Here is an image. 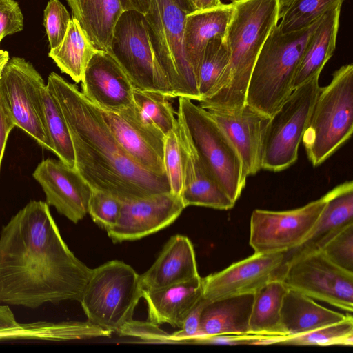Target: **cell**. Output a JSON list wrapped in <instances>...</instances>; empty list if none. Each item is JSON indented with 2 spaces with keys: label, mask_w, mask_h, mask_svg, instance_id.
<instances>
[{
  "label": "cell",
  "mask_w": 353,
  "mask_h": 353,
  "mask_svg": "<svg viewBox=\"0 0 353 353\" xmlns=\"http://www.w3.org/2000/svg\"><path fill=\"white\" fill-rule=\"evenodd\" d=\"M185 208L171 192L123 201L117 223L106 232L114 243L138 240L171 225Z\"/></svg>",
  "instance_id": "cell-15"
},
{
  "label": "cell",
  "mask_w": 353,
  "mask_h": 353,
  "mask_svg": "<svg viewBox=\"0 0 353 353\" xmlns=\"http://www.w3.org/2000/svg\"><path fill=\"white\" fill-rule=\"evenodd\" d=\"M92 269L63 241L49 205L30 201L0 232V303L36 309L80 301Z\"/></svg>",
  "instance_id": "cell-1"
},
{
  "label": "cell",
  "mask_w": 353,
  "mask_h": 353,
  "mask_svg": "<svg viewBox=\"0 0 353 353\" xmlns=\"http://www.w3.org/2000/svg\"><path fill=\"white\" fill-rule=\"evenodd\" d=\"M328 199L312 230L297 247L289 250L290 261L320 250L347 225L353 223V182L347 181L328 192Z\"/></svg>",
  "instance_id": "cell-23"
},
{
  "label": "cell",
  "mask_w": 353,
  "mask_h": 353,
  "mask_svg": "<svg viewBox=\"0 0 353 353\" xmlns=\"http://www.w3.org/2000/svg\"><path fill=\"white\" fill-rule=\"evenodd\" d=\"M225 34L230 59L216 90L199 101L205 110L235 111L245 104L247 90L259 54L279 21L280 0H233Z\"/></svg>",
  "instance_id": "cell-3"
},
{
  "label": "cell",
  "mask_w": 353,
  "mask_h": 353,
  "mask_svg": "<svg viewBox=\"0 0 353 353\" xmlns=\"http://www.w3.org/2000/svg\"><path fill=\"white\" fill-rule=\"evenodd\" d=\"M177 127L183 154L184 205L230 210L235 204L208 170L200 158L181 116L176 113Z\"/></svg>",
  "instance_id": "cell-20"
},
{
  "label": "cell",
  "mask_w": 353,
  "mask_h": 353,
  "mask_svg": "<svg viewBox=\"0 0 353 353\" xmlns=\"http://www.w3.org/2000/svg\"><path fill=\"white\" fill-rule=\"evenodd\" d=\"M207 301L203 298L185 318L179 331L171 334L172 343H188L199 334L201 316Z\"/></svg>",
  "instance_id": "cell-43"
},
{
  "label": "cell",
  "mask_w": 353,
  "mask_h": 353,
  "mask_svg": "<svg viewBox=\"0 0 353 353\" xmlns=\"http://www.w3.org/2000/svg\"><path fill=\"white\" fill-rule=\"evenodd\" d=\"M81 82L82 94L101 110L119 112L134 102L132 83L107 51L99 50L94 54Z\"/></svg>",
  "instance_id": "cell-18"
},
{
  "label": "cell",
  "mask_w": 353,
  "mask_h": 353,
  "mask_svg": "<svg viewBox=\"0 0 353 353\" xmlns=\"http://www.w3.org/2000/svg\"><path fill=\"white\" fill-rule=\"evenodd\" d=\"M342 4H339L321 18L311 35L297 67L292 90L312 78L320 75L335 50Z\"/></svg>",
  "instance_id": "cell-25"
},
{
  "label": "cell",
  "mask_w": 353,
  "mask_h": 353,
  "mask_svg": "<svg viewBox=\"0 0 353 353\" xmlns=\"http://www.w3.org/2000/svg\"><path fill=\"white\" fill-rule=\"evenodd\" d=\"M46 85L68 125L74 168L92 190L121 201L171 192L167 175H157L138 165L117 141L101 110L74 84L51 72Z\"/></svg>",
  "instance_id": "cell-2"
},
{
  "label": "cell",
  "mask_w": 353,
  "mask_h": 353,
  "mask_svg": "<svg viewBox=\"0 0 353 353\" xmlns=\"http://www.w3.org/2000/svg\"><path fill=\"white\" fill-rule=\"evenodd\" d=\"M9 58L8 52L6 50H0V79L5 66L6 65Z\"/></svg>",
  "instance_id": "cell-48"
},
{
  "label": "cell",
  "mask_w": 353,
  "mask_h": 353,
  "mask_svg": "<svg viewBox=\"0 0 353 353\" xmlns=\"http://www.w3.org/2000/svg\"><path fill=\"white\" fill-rule=\"evenodd\" d=\"M98 50L79 22L72 17L63 40L58 47L50 49L48 56L63 73L79 83L88 61Z\"/></svg>",
  "instance_id": "cell-29"
},
{
  "label": "cell",
  "mask_w": 353,
  "mask_h": 353,
  "mask_svg": "<svg viewBox=\"0 0 353 353\" xmlns=\"http://www.w3.org/2000/svg\"><path fill=\"white\" fill-rule=\"evenodd\" d=\"M177 113L203 163L236 203L245 186L248 174L235 147L210 114L191 99L179 97Z\"/></svg>",
  "instance_id": "cell-7"
},
{
  "label": "cell",
  "mask_w": 353,
  "mask_h": 353,
  "mask_svg": "<svg viewBox=\"0 0 353 353\" xmlns=\"http://www.w3.org/2000/svg\"><path fill=\"white\" fill-rule=\"evenodd\" d=\"M45 85L31 63L14 57L3 69L0 79V98L15 125L41 147L53 152L41 102V88Z\"/></svg>",
  "instance_id": "cell-11"
},
{
  "label": "cell",
  "mask_w": 353,
  "mask_h": 353,
  "mask_svg": "<svg viewBox=\"0 0 353 353\" xmlns=\"http://www.w3.org/2000/svg\"><path fill=\"white\" fill-rule=\"evenodd\" d=\"M122 336L136 338L144 342L155 343H172L171 334L159 328L151 321H139L132 319L117 332Z\"/></svg>",
  "instance_id": "cell-40"
},
{
  "label": "cell",
  "mask_w": 353,
  "mask_h": 353,
  "mask_svg": "<svg viewBox=\"0 0 353 353\" xmlns=\"http://www.w3.org/2000/svg\"><path fill=\"white\" fill-rule=\"evenodd\" d=\"M19 323L8 305H0V329L14 327Z\"/></svg>",
  "instance_id": "cell-46"
},
{
  "label": "cell",
  "mask_w": 353,
  "mask_h": 353,
  "mask_svg": "<svg viewBox=\"0 0 353 353\" xmlns=\"http://www.w3.org/2000/svg\"><path fill=\"white\" fill-rule=\"evenodd\" d=\"M101 113L118 143L138 165L155 174L166 175L165 136L141 121L134 102L119 112Z\"/></svg>",
  "instance_id": "cell-16"
},
{
  "label": "cell",
  "mask_w": 353,
  "mask_h": 353,
  "mask_svg": "<svg viewBox=\"0 0 353 353\" xmlns=\"http://www.w3.org/2000/svg\"><path fill=\"white\" fill-rule=\"evenodd\" d=\"M254 298V294H245L207 302L201 312L198 336L250 334L249 322Z\"/></svg>",
  "instance_id": "cell-26"
},
{
  "label": "cell",
  "mask_w": 353,
  "mask_h": 353,
  "mask_svg": "<svg viewBox=\"0 0 353 353\" xmlns=\"http://www.w3.org/2000/svg\"><path fill=\"white\" fill-rule=\"evenodd\" d=\"M188 13L173 0H151L144 16L156 57L174 98L199 101L197 79L183 46L184 20Z\"/></svg>",
  "instance_id": "cell-8"
},
{
  "label": "cell",
  "mask_w": 353,
  "mask_h": 353,
  "mask_svg": "<svg viewBox=\"0 0 353 353\" xmlns=\"http://www.w3.org/2000/svg\"><path fill=\"white\" fill-rule=\"evenodd\" d=\"M288 288L281 281H273L254 293L249 332L266 336H285L281 325V310Z\"/></svg>",
  "instance_id": "cell-30"
},
{
  "label": "cell",
  "mask_w": 353,
  "mask_h": 353,
  "mask_svg": "<svg viewBox=\"0 0 353 353\" xmlns=\"http://www.w3.org/2000/svg\"><path fill=\"white\" fill-rule=\"evenodd\" d=\"M181 8L186 11L187 12H190L194 11L189 3L187 0H173Z\"/></svg>",
  "instance_id": "cell-49"
},
{
  "label": "cell",
  "mask_w": 353,
  "mask_h": 353,
  "mask_svg": "<svg viewBox=\"0 0 353 353\" xmlns=\"http://www.w3.org/2000/svg\"><path fill=\"white\" fill-rule=\"evenodd\" d=\"M124 11L135 10L143 14L148 12L151 0H119Z\"/></svg>",
  "instance_id": "cell-45"
},
{
  "label": "cell",
  "mask_w": 353,
  "mask_h": 353,
  "mask_svg": "<svg viewBox=\"0 0 353 353\" xmlns=\"http://www.w3.org/2000/svg\"><path fill=\"white\" fill-rule=\"evenodd\" d=\"M232 4H221L207 10L186 14L183 28V46L186 59L198 82V72L208 43L217 37H225L232 17Z\"/></svg>",
  "instance_id": "cell-24"
},
{
  "label": "cell",
  "mask_w": 353,
  "mask_h": 353,
  "mask_svg": "<svg viewBox=\"0 0 353 353\" xmlns=\"http://www.w3.org/2000/svg\"><path fill=\"white\" fill-rule=\"evenodd\" d=\"M95 47L108 51L115 24L124 11L119 0H66Z\"/></svg>",
  "instance_id": "cell-28"
},
{
  "label": "cell",
  "mask_w": 353,
  "mask_h": 353,
  "mask_svg": "<svg viewBox=\"0 0 353 353\" xmlns=\"http://www.w3.org/2000/svg\"><path fill=\"white\" fill-rule=\"evenodd\" d=\"M290 259L289 251L254 253L225 269L202 278L203 298L207 301L254 294L273 281H282Z\"/></svg>",
  "instance_id": "cell-14"
},
{
  "label": "cell",
  "mask_w": 353,
  "mask_h": 353,
  "mask_svg": "<svg viewBox=\"0 0 353 353\" xmlns=\"http://www.w3.org/2000/svg\"><path fill=\"white\" fill-rule=\"evenodd\" d=\"M32 176L46 194V203L60 214L77 223L88 214L92 189L74 168L48 158L39 163Z\"/></svg>",
  "instance_id": "cell-17"
},
{
  "label": "cell",
  "mask_w": 353,
  "mask_h": 353,
  "mask_svg": "<svg viewBox=\"0 0 353 353\" xmlns=\"http://www.w3.org/2000/svg\"><path fill=\"white\" fill-rule=\"evenodd\" d=\"M65 7L59 0H50L43 12V24L50 49L58 47L63 40L70 22Z\"/></svg>",
  "instance_id": "cell-39"
},
{
  "label": "cell",
  "mask_w": 353,
  "mask_h": 353,
  "mask_svg": "<svg viewBox=\"0 0 353 353\" xmlns=\"http://www.w3.org/2000/svg\"><path fill=\"white\" fill-rule=\"evenodd\" d=\"M235 147L248 174L262 169L263 143L270 117L248 104L235 111L206 110Z\"/></svg>",
  "instance_id": "cell-19"
},
{
  "label": "cell",
  "mask_w": 353,
  "mask_h": 353,
  "mask_svg": "<svg viewBox=\"0 0 353 353\" xmlns=\"http://www.w3.org/2000/svg\"><path fill=\"white\" fill-rule=\"evenodd\" d=\"M14 127V122L0 98V171L8 137Z\"/></svg>",
  "instance_id": "cell-44"
},
{
  "label": "cell",
  "mask_w": 353,
  "mask_h": 353,
  "mask_svg": "<svg viewBox=\"0 0 353 353\" xmlns=\"http://www.w3.org/2000/svg\"><path fill=\"white\" fill-rule=\"evenodd\" d=\"M230 59L224 37L212 39L207 44L198 72L200 101L211 96L216 90Z\"/></svg>",
  "instance_id": "cell-33"
},
{
  "label": "cell",
  "mask_w": 353,
  "mask_h": 353,
  "mask_svg": "<svg viewBox=\"0 0 353 353\" xmlns=\"http://www.w3.org/2000/svg\"><path fill=\"white\" fill-rule=\"evenodd\" d=\"M23 28V16L19 3L14 0H0V42Z\"/></svg>",
  "instance_id": "cell-41"
},
{
  "label": "cell",
  "mask_w": 353,
  "mask_h": 353,
  "mask_svg": "<svg viewBox=\"0 0 353 353\" xmlns=\"http://www.w3.org/2000/svg\"><path fill=\"white\" fill-rule=\"evenodd\" d=\"M222 4L221 0H195V10H207L216 8Z\"/></svg>",
  "instance_id": "cell-47"
},
{
  "label": "cell",
  "mask_w": 353,
  "mask_h": 353,
  "mask_svg": "<svg viewBox=\"0 0 353 353\" xmlns=\"http://www.w3.org/2000/svg\"><path fill=\"white\" fill-rule=\"evenodd\" d=\"M281 281L288 289L352 313L353 273L334 265L320 250L292 259Z\"/></svg>",
  "instance_id": "cell-12"
},
{
  "label": "cell",
  "mask_w": 353,
  "mask_h": 353,
  "mask_svg": "<svg viewBox=\"0 0 353 353\" xmlns=\"http://www.w3.org/2000/svg\"><path fill=\"white\" fill-rule=\"evenodd\" d=\"M328 196L327 192L290 210H254L250 218L249 239L254 253L288 251L299 245L312 230Z\"/></svg>",
  "instance_id": "cell-13"
},
{
  "label": "cell",
  "mask_w": 353,
  "mask_h": 353,
  "mask_svg": "<svg viewBox=\"0 0 353 353\" xmlns=\"http://www.w3.org/2000/svg\"><path fill=\"white\" fill-rule=\"evenodd\" d=\"M124 70L134 88L174 98L156 57L144 14L123 11L117 20L107 51Z\"/></svg>",
  "instance_id": "cell-9"
},
{
  "label": "cell",
  "mask_w": 353,
  "mask_h": 353,
  "mask_svg": "<svg viewBox=\"0 0 353 353\" xmlns=\"http://www.w3.org/2000/svg\"><path fill=\"white\" fill-rule=\"evenodd\" d=\"M121 201L108 193L92 190L89 201L88 214L93 221L106 231L117 222Z\"/></svg>",
  "instance_id": "cell-38"
},
{
  "label": "cell",
  "mask_w": 353,
  "mask_h": 353,
  "mask_svg": "<svg viewBox=\"0 0 353 353\" xmlns=\"http://www.w3.org/2000/svg\"><path fill=\"white\" fill-rule=\"evenodd\" d=\"M321 18L292 32L283 33L277 26L274 27L254 65L246 104L270 117L281 107L292 92L297 67Z\"/></svg>",
  "instance_id": "cell-4"
},
{
  "label": "cell",
  "mask_w": 353,
  "mask_h": 353,
  "mask_svg": "<svg viewBox=\"0 0 353 353\" xmlns=\"http://www.w3.org/2000/svg\"><path fill=\"white\" fill-rule=\"evenodd\" d=\"M320 251L334 265L353 273V223L338 232Z\"/></svg>",
  "instance_id": "cell-37"
},
{
  "label": "cell",
  "mask_w": 353,
  "mask_h": 353,
  "mask_svg": "<svg viewBox=\"0 0 353 353\" xmlns=\"http://www.w3.org/2000/svg\"><path fill=\"white\" fill-rule=\"evenodd\" d=\"M170 98L162 94L134 89L133 101L141 121L166 136L176 125V112Z\"/></svg>",
  "instance_id": "cell-34"
},
{
  "label": "cell",
  "mask_w": 353,
  "mask_h": 353,
  "mask_svg": "<svg viewBox=\"0 0 353 353\" xmlns=\"http://www.w3.org/2000/svg\"><path fill=\"white\" fill-rule=\"evenodd\" d=\"M281 325L285 336L307 333L345 319L348 315L327 309L311 297L288 289L281 310Z\"/></svg>",
  "instance_id": "cell-27"
},
{
  "label": "cell",
  "mask_w": 353,
  "mask_h": 353,
  "mask_svg": "<svg viewBox=\"0 0 353 353\" xmlns=\"http://www.w3.org/2000/svg\"><path fill=\"white\" fill-rule=\"evenodd\" d=\"M142 291L140 275L130 265L113 260L92 269L79 302L88 321L117 332L133 319Z\"/></svg>",
  "instance_id": "cell-6"
},
{
  "label": "cell",
  "mask_w": 353,
  "mask_h": 353,
  "mask_svg": "<svg viewBox=\"0 0 353 353\" xmlns=\"http://www.w3.org/2000/svg\"><path fill=\"white\" fill-rule=\"evenodd\" d=\"M163 163L171 192L181 197L183 188V154L177 123L165 137Z\"/></svg>",
  "instance_id": "cell-36"
},
{
  "label": "cell",
  "mask_w": 353,
  "mask_h": 353,
  "mask_svg": "<svg viewBox=\"0 0 353 353\" xmlns=\"http://www.w3.org/2000/svg\"><path fill=\"white\" fill-rule=\"evenodd\" d=\"M202 296L200 276L164 288L142 291V298L148 305L149 321L157 325L168 323L179 328Z\"/></svg>",
  "instance_id": "cell-22"
},
{
  "label": "cell",
  "mask_w": 353,
  "mask_h": 353,
  "mask_svg": "<svg viewBox=\"0 0 353 353\" xmlns=\"http://www.w3.org/2000/svg\"><path fill=\"white\" fill-rule=\"evenodd\" d=\"M41 102L52 152L61 161L74 168V151L68 125L57 100L46 85L41 88Z\"/></svg>",
  "instance_id": "cell-31"
},
{
  "label": "cell",
  "mask_w": 353,
  "mask_h": 353,
  "mask_svg": "<svg viewBox=\"0 0 353 353\" xmlns=\"http://www.w3.org/2000/svg\"><path fill=\"white\" fill-rule=\"evenodd\" d=\"M193 10H195L194 3L195 0H187Z\"/></svg>",
  "instance_id": "cell-50"
},
{
  "label": "cell",
  "mask_w": 353,
  "mask_h": 353,
  "mask_svg": "<svg viewBox=\"0 0 353 353\" xmlns=\"http://www.w3.org/2000/svg\"><path fill=\"white\" fill-rule=\"evenodd\" d=\"M319 77L294 89L270 117L264 138L262 169L279 172L296 161L300 143L321 90Z\"/></svg>",
  "instance_id": "cell-10"
},
{
  "label": "cell",
  "mask_w": 353,
  "mask_h": 353,
  "mask_svg": "<svg viewBox=\"0 0 353 353\" xmlns=\"http://www.w3.org/2000/svg\"><path fill=\"white\" fill-rule=\"evenodd\" d=\"M353 345V318L349 314L345 319L313 331L294 336H272L266 345Z\"/></svg>",
  "instance_id": "cell-35"
},
{
  "label": "cell",
  "mask_w": 353,
  "mask_h": 353,
  "mask_svg": "<svg viewBox=\"0 0 353 353\" xmlns=\"http://www.w3.org/2000/svg\"><path fill=\"white\" fill-rule=\"evenodd\" d=\"M353 132V65L341 66L321 90L302 142L308 159L318 166L338 150Z\"/></svg>",
  "instance_id": "cell-5"
},
{
  "label": "cell",
  "mask_w": 353,
  "mask_h": 353,
  "mask_svg": "<svg viewBox=\"0 0 353 353\" xmlns=\"http://www.w3.org/2000/svg\"><path fill=\"white\" fill-rule=\"evenodd\" d=\"M191 241L185 236H172L152 266L140 275L143 289L154 290L199 276Z\"/></svg>",
  "instance_id": "cell-21"
},
{
  "label": "cell",
  "mask_w": 353,
  "mask_h": 353,
  "mask_svg": "<svg viewBox=\"0 0 353 353\" xmlns=\"http://www.w3.org/2000/svg\"><path fill=\"white\" fill-rule=\"evenodd\" d=\"M268 336L256 334H225L211 336H198L190 339L188 343L212 345H261L262 341Z\"/></svg>",
  "instance_id": "cell-42"
},
{
  "label": "cell",
  "mask_w": 353,
  "mask_h": 353,
  "mask_svg": "<svg viewBox=\"0 0 353 353\" xmlns=\"http://www.w3.org/2000/svg\"><path fill=\"white\" fill-rule=\"evenodd\" d=\"M345 0H280L278 28L283 33L307 28Z\"/></svg>",
  "instance_id": "cell-32"
}]
</instances>
